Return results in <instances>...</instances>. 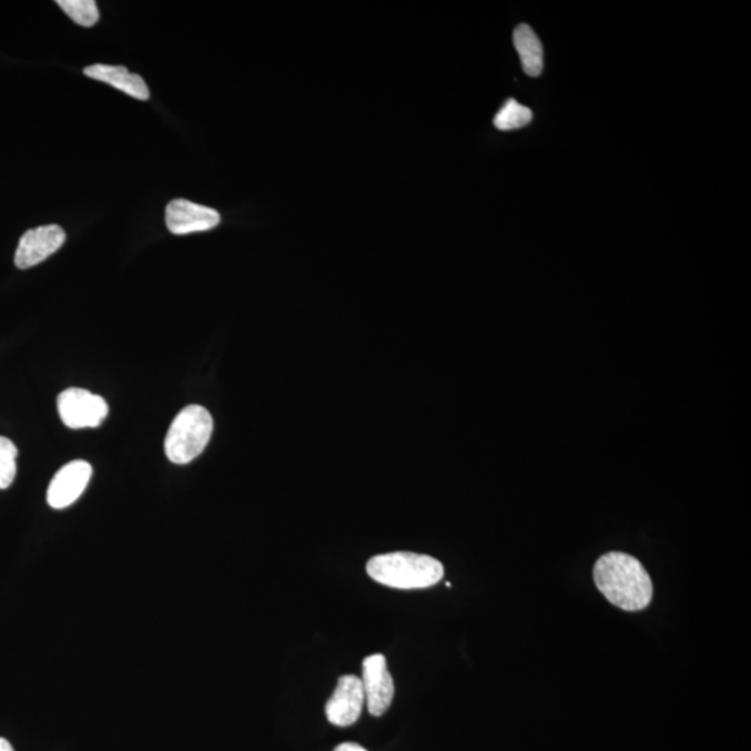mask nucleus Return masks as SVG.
Returning <instances> with one entry per match:
<instances>
[{
  "label": "nucleus",
  "mask_w": 751,
  "mask_h": 751,
  "mask_svg": "<svg viewBox=\"0 0 751 751\" xmlns=\"http://www.w3.org/2000/svg\"><path fill=\"white\" fill-rule=\"evenodd\" d=\"M595 582L612 606L641 611L652 599V582L639 559L625 552H608L595 566Z\"/></svg>",
  "instance_id": "nucleus-1"
},
{
  "label": "nucleus",
  "mask_w": 751,
  "mask_h": 751,
  "mask_svg": "<svg viewBox=\"0 0 751 751\" xmlns=\"http://www.w3.org/2000/svg\"><path fill=\"white\" fill-rule=\"evenodd\" d=\"M366 571L375 582L402 590L430 588L444 577V567L438 559L408 551L373 557Z\"/></svg>",
  "instance_id": "nucleus-2"
},
{
  "label": "nucleus",
  "mask_w": 751,
  "mask_h": 751,
  "mask_svg": "<svg viewBox=\"0 0 751 751\" xmlns=\"http://www.w3.org/2000/svg\"><path fill=\"white\" fill-rule=\"evenodd\" d=\"M212 433L213 418L210 410L201 405H189L181 409L170 425L164 440L168 459L175 465L190 464L204 453Z\"/></svg>",
  "instance_id": "nucleus-3"
},
{
  "label": "nucleus",
  "mask_w": 751,
  "mask_h": 751,
  "mask_svg": "<svg viewBox=\"0 0 751 751\" xmlns=\"http://www.w3.org/2000/svg\"><path fill=\"white\" fill-rule=\"evenodd\" d=\"M60 419L69 429L100 427L108 418L109 407L105 399L84 388H68L58 397Z\"/></svg>",
  "instance_id": "nucleus-4"
},
{
  "label": "nucleus",
  "mask_w": 751,
  "mask_h": 751,
  "mask_svg": "<svg viewBox=\"0 0 751 751\" xmlns=\"http://www.w3.org/2000/svg\"><path fill=\"white\" fill-rule=\"evenodd\" d=\"M361 681L367 711L373 717L385 714L394 698V681L385 656L372 654L365 659Z\"/></svg>",
  "instance_id": "nucleus-5"
},
{
  "label": "nucleus",
  "mask_w": 751,
  "mask_h": 751,
  "mask_svg": "<svg viewBox=\"0 0 751 751\" xmlns=\"http://www.w3.org/2000/svg\"><path fill=\"white\" fill-rule=\"evenodd\" d=\"M64 241V230L58 224L29 230L21 237L18 250H16L14 265L23 271L40 265L62 248Z\"/></svg>",
  "instance_id": "nucleus-6"
},
{
  "label": "nucleus",
  "mask_w": 751,
  "mask_h": 751,
  "mask_svg": "<svg viewBox=\"0 0 751 751\" xmlns=\"http://www.w3.org/2000/svg\"><path fill=\"white\" fill-rule=\"evenodd\" d=\"M92 476V466L85 460H71L58 470L48 487L47 500L53 509H64L85 491Z\"/></svg>",
  "instance_id": "nucleus-7"
},
{
  "label": "nucleus",
  "mask_w": 751,
  "mask_h": 751,
  "mask_svg": "<svg viewBox=\"0 0 751 751\" xmlns=\"http://www.w3.org/2000/svg\"><path fill=\"white\" fill-rule=\"evenodd\" d=\"M364 704L365 692L361 678L355 676L342 677L331 700L327 701V720L336 727L354 725L359 720Z\"/></svg>",
  "instance_id": "nucleus-8"
},
{
  "label": "nucleus",
  "mask_w": 751,
  "mask_h": 751,
  "mask_svg": "<svg viewBox=\"0 0 751 751\" xmlns=\"http://www.w3.org/2000/svg\"><path fill=\"white\" fill-rule=\"evenodd\" d=\"M221 221L217 211L186 200H174L166 207V226L175 235L207 232Z\"/></svg>",
  "instance_id": "nucleus-9"
},
{
  "label": "nucleus",
  "mask_w": 751,
  "mask_h": 751,
  "mask_svg": "<svg viewBox=\"0 0 751 751\" xmlns=\"http://www.w3.org/2000/svg\"><path fill=\"white\" fill-rule=\"evenodd\" d=\"M84 74L93 80L106 82L135 100H150V90L144 79L139 74L130 73L123 65L93 64L84 70Z\"/></svg>",
  "instance_id": "nucleus-10"
},
{
  "label": "nucleus",
  "mask_w": 751,
  "mask_h": 751,
  "mask_svg": "<svg viewBox=\"0 0 751 751\" xmlns=\"http://www.w3.org/2000/svg\"><path fill=\"white\" fill-rule=\"evenodd\" d=\"M514 43L522 62V69L530 77H539L545 65L539 37L529 26L520 24L514 31Z\"/></svg>",
  "instance_id": "nucleus-11"
},
{
  "label": "nucleus",
  "mask_w": 751,
  "mask_h": 751,
  "mask_svg": "<svg viewBox=\"0 0 751 751\" xmlns=\"http://www.w3.org/2000/svg\"><path fill=\"white\" fill-rule=\"evenodd\" d=\"M57 3L75 24L85 27V29H90L100 21V10L93 0H58Z\"/></svg>",
  "instance_id": "nucleus-12"
},
{
  "label": "nucleus",
  "mask_w": 751,
  "mask_h": 751,
  "mask_svg": "<svg viewBox=\"0 0 751 751\" xmlns=\"http://www.w3.org/2000/svg\"><path fill=\"white\" fill-rule=\"evenodd\" d=\"M531 119H534V113L530 109L520 105L515 100H508L496 114L495 125L501 131L517 130L528 125Z\"/></svg>",
  "instance_id": "nucleus-13"
},
{
  "label": "nucleus",
  "mask_w": 751,
  "mask_h": 751,
  "mask_svg": "<svg viewBox=\"0 0 751 751\" xmlns=\"http://www.w3.org/2000/svg\"><path fill=\"white\" fill-rule=\"evenodd\" d=\"M19 449L12 440L0 437V490L12 486L18 475Z\"/></svg>",
  "instance_id": "nucleus-14"
},
{
  "label": "nucleus",
  "mask_w": 751,
  "mask_h": 751,
  "mask_svg": "<svg viewBox=\"0 0 751 751\" xmlns=\"http://www.w3.org/2000/svg\"><path fill=\"white\" fill-rule=\"evenodd\" d=\"M334 751H367L365 748H362L358 743H342L338 744Z\"/></svg>",
  "instance_id": "nucleus-15"
},
{
  "label": "nucleus",
  "mask_w": 751,
  "mask_h": 751,
  "mask_svg": "<svg viewBox=\"0 0 751 751\" xmlns=\"http://www.w3.org/2000/svg\"><path fill=\"white\" fill-rule=\"evenodd\" d=\"M0 751H14L9 740L0 738Z\"/></svg>",
  "instance_id": "nucleus-16"
}]
</instances>
